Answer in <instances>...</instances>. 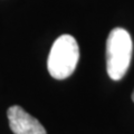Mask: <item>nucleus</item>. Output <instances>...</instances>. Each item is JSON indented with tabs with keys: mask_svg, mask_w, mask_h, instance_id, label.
<instances>
[{
	"mask_svg": "<svg viewBox=\"0 0 134 134\" xmlns=\"http://www.w3.org/2000/svg\"><path fill=\"white\" fill-rule=\"evenodd\" d=\"M7 116L9 126L15 134H47L38 120L18 105L8 108Z\"/></svg>",
	"mask_w": 134,
	"mask_h": 134,
	"instance_id": "obj_3",
	"label": "nucleus"
},
{
	"mask_svg": "<svg viewBox=\"0 0 134 134\" xmlns=\"http://www.w3.org/2000/svg\"><path fill=\"white\" fill-rule=\"evenodd\" d=\"M78 59L79 47L77 40L68 34L59 36L53 44L47 60L50 76L59 81L69 77L76 69Z\"/></svg>",
	"mask_w": 134,
	"mask_h": 134,
	"instance_id": "obj_2",
	"label": "nucleus"
},
{
	"mask_svg": "<svg viewBox=\"0 0 134 134\" xmlns=\"http://www.w3.org/2000/svg\"><path fill=\"white\" fill-rule=\"evenodd\" d=\"M131 35L123 28H114L106 40V70L111 79L120 81L126 74L132 59Z\"/></svg>",
	"mask_w": 134,
	"mask_h": 134,
	"instance_id": "obj_1",
	"label": "nucleus"
},
{
	"mask_svg": "<svg viewBox=\"0 0 134 134\" xmlns=\"http://www.w3.org/2000/svg\"><path fill=\"white\" fill-rule=\"evenodd\" d=\"M132 100L134 102V91H133V93H132Z\"/></svg>",
	"mask_w": 134,
	"mask_h": 134,
	"instance_id": "obj_4",
	"label": "nucleus"
}]
</instances>
